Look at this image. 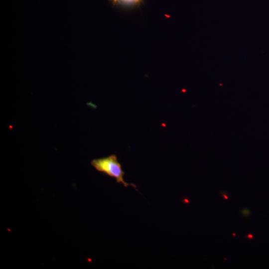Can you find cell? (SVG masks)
Instances as JSON below:
<instances>
[{"mask_svg":"<svg viewBox=\"0 0 269 269\" xmlns=\"http://www.w3.org/2000/svg\"><path fill=\"white\" fill-rule=\"evenodd\" d=\"M233 235H234V236H235V234H233Z\"/></svg>","mask_w":269,"mask_h":269,"instance_id":"6","label":"cell"},{"mask_svg":"<svg viewBox=\"0 0 269 269\" xmlns=\"http://www.w3.org/2000/svg\"><path fill=\"white\" fill-rule=\"evenodd\" d=\"M242 212L245 216H248L250 213L249 211L247 209H245L243 210Z\"/></svg>","mask_w":269,"mask_h":269,"instance_id":"3","label":"cell"},{"mask_svg":"<svg viewBox=\"0 0 269 269\" xmlns=\"http://www.w3.org/2000/svg\"><path fill=\"white\" fill-rule=\"evenodd\" d=\"M223 196L225 199H228V197L226 195H223Z\"/></svg>","mask_w":269,"mask_h":269,"instance_id":"5","label":"cell"},{"mask_svg":"<svg viewBox=\"0 0 269 269\" xmlns=\"http://www.w3.org/2000/svg\"><path fill=\"white\" fill-rule=\"evenodd\" d=\"M247 237L252 239L253 238V236L252 235H248Z\"/></svg>","mask_w":269,"mask_h":269,"instance_id":"4","label":"cell"},{"mask_svg":"<svg viewBox=\"0 0 269 269\" xmlns=\"http://www.w3.org/2000/svg\"><path fill=\"white\" fill-rule=\"evenodd\" d=\"M91 164L96 170L114 178L117 183H122L124 187L131 186L137 190L135 185L127 183L124 180L125 172L116 155L112 154L107 157L94 159L91 161Z\"/></svg>","mask_w":269,"mask_h":269,"instance_id":"1","label":"cell"},{"mask_svg":"<svg viewBox=\"0 0 269 269\" xmlns=\"http://www.w3.org/2000/svg\"><path fill=\"white\" fill-rule=\"evenodd\" d=\"M115 3L123 5L133 6L139 3L141 0H112Z\"/></svg>","mask_w":269,"mask_h":269,"instance_id":"2","label":"cell"}]
</instances>
